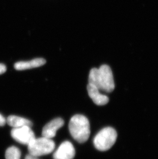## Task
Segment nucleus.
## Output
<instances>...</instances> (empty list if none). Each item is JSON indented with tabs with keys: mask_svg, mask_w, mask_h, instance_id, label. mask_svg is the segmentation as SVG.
Wrapping results in <instances>:
<instances>
[{
	"mask_svg": "<svg viewBox=\"0 0 158 159\" xmlns=\"http://www.w3.org/2000/svg\"><path fill=\"white\" fill-rule=\"evenodd\" d=\"M6 123V120L2 114H0V126H4Z\"/></svg>",
	"mask_w": 158,
	"mask_h": 159,
	"instance_id": "nucleus-12",
	"label": "nucleus"
},
{
	"mask_svg": "<svg viewBox=\"0 0 158 159\" xmlns=\"http://www.w3.org/2000/svg\"><path fill=\"white\" fill-rule=\"evenodd\" d=\"M69 130L72 137L76 141L80 143H83L90 138V122L85 116L77 114L70 119Z\"/></svg>",
	"mask_w": 158,
	"mask_h": 159,
	"instance_id": "nucleus-2",
	"label": "nucleus"
},
{
	"mask_svg": "<svg viewBox=\"0 0 158 159\" xmlns=\"http://www.w3.org/2000/svg\"><path fill=\"white\" fill-rule=\"evenodd\" d=\"M11 135L16 142L27 145L36 138L31 127L27 126L13 128L11 131Z\"/></svg>",
	"mask_w": 158,
	"mask_h": 159,
	"instance_id": "nucleus-5",
	"label": "nucleus"
},
{
	"mask_svg": "<svg viewBox=\"0 0 158 159\" xmlns=\"http://www.w3.org/2000/svg\"><path fill=\"white\" fill-rule=\"evenodd\" d=\"M64 121L61 118L54 119L47 124L42 130L43 137L51 139L55 137L56 132L59 129L63 127Z\"/></svg>",
	"mask_w": 158,
	"mask_h": 159,
	"instance_id": "nucleus-7",
	"label": "nucleus"
},
{
	"mask_svg": "<svg viewBox=\"0 0 158 159\" xmlns=\"http://www.w3.org/2000/svg\"><path fill=\"white\" fill-rule=\"evenodd\" d=\"M87 89L90 98L97 105H105L109 102L108 97L102 94L100 92V90L95 86L88 84Z\"/></svg>",
	"mask_w": 158,
	"mask_h": 159,
	"instance_id": "nucleus-8",
	"label": "nucleus"
},
{
	"mask_svg": "<svg viewBox=\"0 0 158 159\" xmlns=\"http://www.w3.org/2000/svg\"><path fill=\"white\" fill-rule=\"evenodd\" d=\"M6 123L14 128L25 126H29L31 127L33 126V123L30 120L15 116H9L6 119Z\"/></svg>",
	"mask_w": 158,
	"mask_h": 159,
	"instance_id": "nucleus-10",
	"label": "nucleus"
},
{
	"mask_svg": "<svg viewBox=\"0 0 158 159\" xmlns=\"http://www.w3.org/2000/svg\"><path fill=\"white\" fill-rule=\"evenodd\" d=\"M21 156V151L15 146L9 147L5 152L6 159H20Z\"/></svg>",
	"mask_w": 158,
	"mask_h": 159,
	"instance_id": "nucleus-11",
	"label": "nucleus"
},
{
	"mask_svg": "<svg viewBox=\"0 0 158 159\" xmlns=\"http://www.w3.org/2000/svg\"><path fill=\"white\" fill-rule=\"evenodd\" d=\"M25 159H39L37 158V157L33 156H32V155H30V154H29V155H27L26 156L25 158Z\"/></svg>",
	"mask_w": 158,
	"mask_h": 159,
	"instance_id": "nucleus-14",
	"label": "nucleus"
},
{
	"mask_svg": "<svg viewBox=\"0 0 158 159\" xmlns=\"http://www.w3.org/2000/svg\"><path fill=\"white\" fill-rule=\"evenodd\" d=\"M75 149L72 143L63 142L54 153V159H73L75 156Z\"/></svg>",
	"mask_w": 158,
	"mask_h": 159,
	"instance_id": "nucleus-6",
	"label": "nucleus"
},
{
	"mask_svg": "<svg viewBox=\"0 0 158 159\" xmlns=\"http://www.w3.org/2000/svg\"><path fill=\"white\" fill-rule=\"evenodd\" d=\"M46 60L42 58L33 59L28 61H20L16 62L14 65V68L19 71L30 69L33 68H37L45 65Z\"/></svg>",
	"mask_w": 158,
	"mask_h": 159,
	"instance_id": "nucleus-9",
	"label": "nucleus"
},
{
	"mask_svg": "<svg viewBox=\"0 0 158 159\" xmlns=\"http://www.w3.org/2000/svg\"><path fill=\"white\" fill-rule=\"evenodd\" d=\"M88 84L108 93L113 91L115 84L111 68L108 65H104L99 69H92L89 74Z\"/></svg>",
	"mask_w": 158,
	"mask_h": 159,
	"instance_id": "nucleus-1",
	"label": "nucleus"
},
{
	"mask_svg": "<svg viewBox=\"0 0 158 159\" xmlns=\"http://www.w3.org/2000/svg\"><path fill=\"white\" fill-rule=\"evenodd\" d=\"M117 133L112 127H106L102 129L95 135L94 144L98 150L105 152L112 148L116 141Z\"/></svg>",
	"mask_w": 158,
	"mask_h": 159,
	"instance_id": "nucleus-3",
	"label": "nucleus"
},
{
	"mask_svg": "<svg viewBox=\"0 0 158 159\" xmlns=\"http://www.w3.org/2000/svg\"><path fill=\"white\" fill-rule=\"evenodd\" d=\"M27 146L29 153L38 157L52 152L55 148V143L51 139L43 137L34 139Z\"/></svg>",
	"mask_w": 158,
	"mask_h": 159,
	"instance_id": "nucleus-4",
	"label": "nucleus"
},
{
	"mask_svg": "<svg viewBox=\"0 0 158 159\" xmlns=\"http://www.w3.org/2000/svg\"><path fill=\"white\" fill-rule=\"evenodd\" d=\"M6 66L5 65L2 63H0V75L4 73L5 72H6Z\"/></svg>",
	"mask_w": 158,
	"mask_h": 159,
	"instance_id": "nucleus-13",
	"label": "nucleus"
}]
</instances>
